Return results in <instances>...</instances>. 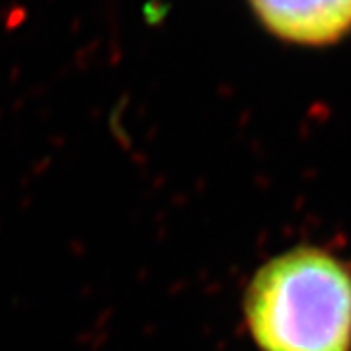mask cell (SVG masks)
I'll list each match as a JSON object with an SVG mask.
<instances>
[{"label":"cell","instance_id":"1","mask_svg":"<svg viewBox=\"0 0 351 351\" xmlns=\"http://www.w3.org/2000/svg\"><path fill=\"white\" fill-rule=\"evenodd\" d=\"M244 314L262 351H351V271L316 248L281 254L254 276Z\"/></svg>","mask_w":351,"mask_h":351},{"label":"cell","instance_id":"2","mask_svg":"<svg viewBox=\"0 0 351 351\" xmlns=\"http://www.w3.org/2000/svg\"><path fill=\"white\" fill-rule=\"evenodd\" d=\"M263 27L299 45H328L351 29V0H250Z\"/></svg>","mask_w":351,"mask_h":351}]
</instances>
